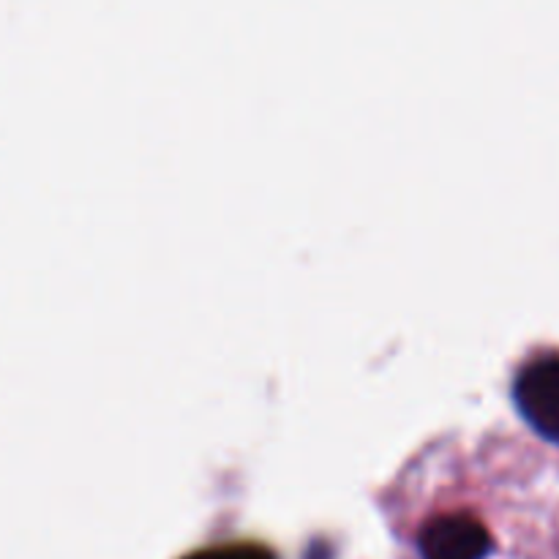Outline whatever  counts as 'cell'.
I'll list each match as a JSON object with an SVG mask.
<instances>
[{"mask_svg": "<svg viewBox=\"0 0 559 559\" xmlns=\"http://www.w3.org/2000/svg\"><path fill=\"white\" fill-rule=\"evenodd\" d=\"M513 399L522 418L540 437L559 445V355L530 360L516 374Z\"/></svg>", "mask_w": 559, "mask_h": 559, "instance_id": "obj_1", "label": "cell"}, {"mask_svg": "<svg viewBox=\"0 0 559 559\" xmlns=\"http://www.w3.org/2000/svg\"><path fill=\"white\" fill-rule=\"evenodd\" d=\"M418 549L424 559H484L491 551V535L469 513H445L420 530Z\"/></svg>", "mask_w": 559, "mask_h": 559, "instance_id": "obj_2", "label": "cell"}, {"mask_svg": "<svg viewBox=\"0 0 559 559\" xmlns=\"http://www.w3.org/2000/svg\"><path fill=\"white\" fill-rule=\"evenodd\" d=\"M183 559H276L271 549L260 544H218L207 549L191 551Z\"/></svg>", "mask_w": 559, "mask_h": 559, "instance_id": "obj_3", "label": "cell"}]
</instances>
